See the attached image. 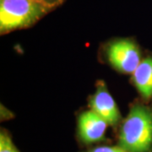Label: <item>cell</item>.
Instances as JSON below:
<instances>
[{
  "mask_svg": "<svg viewBox=\"0 0 152 152\" xmlns=\"http://www.w3.org/2000/svg\"><path fill=\"white\" fill-rule=\"evenodd\" d=\"M119 146L128 152L152 151V108L137 104L124 121Z\"/></svg>",
  "mask_w": 152,
  "mask_h": 152,
  "instance_id": "6da1fadb",
  "label": "cell"
},
{
  "mask_svg": "<svg viewBox=\"0 0 152 152\" xmlns=\"http://www.w3.org/2000/svg\"><path fill=\"white\" fill-rule=\"evenodd\" d=\"M52 10L37 0H0L1 33L29 27Z\"/></svg>",
  "mask_w": 152,
  "mask_h": 152,
  "instance_id": "7a4b0ae2",
  "label": "cell"
},
{
  "mask_svg": "<svg viewBox=\"0 0 152 152\" xmlns=\"http://www.w3.org/2000/svg\"><path fill=\"white\" fill-rule=\"evenodd\" d=\"M107 54L111 64L124 73H134L140 64V50L129 40H121L110 44Z\"/></svg>",
  "mask_w": 152,
  "mask_h": 152,
  "instance_id": "3957f363",
  "label": "cell"
},
{
  "mask_svg": "<svg viewBox=\"0 0 152 152\" xmlns=\"http://www.w3.org/2000/svg\"><path fill=\"white\" fill-rule=\"evenodd\" d=\"M108 124L94 111H86L79 117L78 135L84 144H93L104 139Z\"/></svg>",
  "mask_w": 152,
  "mask_h": 152,
  "instance_id": "277c9868",
  "label": "cell"
},
{
  "mask_svg": "<svg viewBox=\"0 0 152 152\" xmlns=\"http://www.w3.org/2000/svg\"><path fill=\"white\" fill-rule=\"evenodd\" d=\"M90 105L91 110L109 125L116 126L121 119L119 110L104 83H100L97 86L96 91L91 98Z\"/></svg>",
  "mask_w": 152,
  "mask_h": 152,
  "instance_id": "5b68a950",
  "label": "cell"
},
{
  "mask_svg": "<svg viewBox=\"0 0 152 152\" xmlns=\"http://www.w3.org/2000/svg\"><path fill=\"white\" fill-rule=\"evenodd\" d=\"M133 82L143 97H152V58L149 57L140 62L133 73Z\"/></svg>",
  "mask_w": 152,
  "mask_h": 152,
  "instance_id": "8992f818",
  "label": "cell"
},
{
  "mask_svg": "<svg viewBox=\"0 0 152 152\" xmlns=\"http://www.w3.org/2000/svg\"><path fill=\"white\" fill-rule=\"evenodd\" d=\"M0 152H17L10 136L5 130L0 133Z\"/></svg>",
  "mask_w": 152,
  "mask_h": 152,
  "instance_id": "52a82bcc",
  "label": "cell"
},
{
  "mask_svg": "<svg viewBox=\"0 0 152 152\" xmlns=\"http://www.w3.org/2000/svg\"><path fill=\"white\" fill-rule=\"evenodd\" d=\"M87 152H128L121 146H98L90 149Z\"/></svg>",
  "mask_w": 152,
  "mask_h": 152,
  "instance_id": "ba28073f",
  "label": "cell"
},
{
  "mask_svg": "<svg viewBox=\"0 0 152 152\" xmlns=\"http://www.w3.org/2000/svg\"><path fill=\"white\" fill-rule=\"evenodd\" d=\"M37 1L42 3L45 5L52 8L53 10L56 9L58 6H59L60 4H62L64 2V0H37Z\"/></svg>",
  "mask_w": 152,
  "mask_h": 152,
  "instance_id": "9c48e42d",
  "label": "cell"
},
{
  "mask_svg": "<svg viewBox=\"0 0 152 152\" xmlns=\"http://www.w3.org/2000/svg\"><path fill=\"white\" fill-rule=\"evenodd\" d=\"M17 152H19V151H17Z\"/></svg>",
  "mask_w": 152,
  "mask_h": 152,
  "instance_id": "30bf717a",
  "label": "cell"
}]
</instances>
